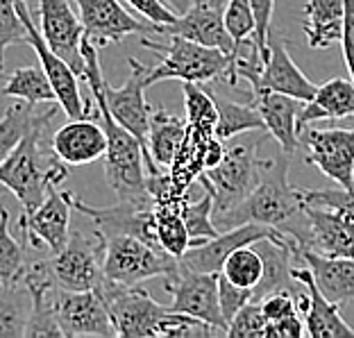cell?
<instances>
[{"label":"cell","instance_id":"cell-18","mask_svg":"<svg viewBox=\"0 0 354 338\" xmlns=\"http://www.w3.org/2000/svg\"><path fill=\"white\" fill-rule=\"evenodd\" d=\"M130 66H132V73L123 86L114 88L104 79L102 88H104V98H107V104L114 118L143 143L146 155H148V127H150V114H152V107L146 102L148 68L143 66L141 62H136L134 57H130Z\"/></svg>","mask_w":354,"mask_h":338},{"label":"cell","instance_id":"cell-19","mask_svg":"<svg viewBox=\"0 0 354 338\" xmlns=\"http://www.w3.org/2000/svg\"><path fill=\"white\" fill-rule=\"evenodd\" d=\"M284 232L270 225L259 223H243L232 229H223L218 236L207 238L196 247H189L182 256V263L198 272H221L225 259L241 245H250L259 238H279Z\"/></svg>","mask_w":354,"mask_h":338},{"label":"cell","instance_id":"cell-26","mask_svg":"<svg viewBox=\"0 0 354 338\" xmlns=\"http://www.w3.org/2000/svg\"><path fill=\"white\" fill-rule=\"evenodd\" d=\"M302 263L309 265L316 279L318 288L329 302L348 304L354 302V259H343V256H325L300 247Z\"/></svg>","mask_w":354,"mask_h":338},{"label":"cell","instance_id":"cell-24","mask_svg":"<svg viewBox=\"0 0 354 338\" xmlns=\"http://www.w3.org/2000/svg\"><path fill=\"white\" fill-rule=\"evenodd\" d=\"M293 277L302 281L309 295V309L304 311V329H307L309 338H343V336H354V329L345 323L339 304L329 302L318 288L316 279L309 265H295Z\"/></svg>","mask_w":354,"mask_h":338},{"label":"cell","instance_id":"cell-45","mask_svg":"<svg viewBox=\"0 0 354 338\" xmlns=\"http://www.w3.org/2000/svg\"><path fill=\"white\" fill-rule=\"evenodd\" d=\"M300 336H307L304 320H300V316L268 323V327H266V338H300Z\"/></svg>","mask_w":354,"mask_h":338},{"label":"cell","instance_id":"cell-4","mask_svg":"<svg viewBox=\"0 0 354 338\" xmlns=\"http://www.w3.org/2000/svg\"><path fill=\"white\" fill-rule=\"evenodd\" d=\"M168 41L159 44L152 39L143 37L141 46L150 48L159 57L157 66H152L146 75V84L152 86L164 79H180V82H196L207 84L214 79L225 77L230 86H239L236 77V57L218 50V48H209L203 44H196L191 39H184L180 35H166Z\"/></svg>","mask_w":354,"mask_h":338},{"label":"cell","instance_id":"cell-49","mask_svg":"<svg viewBox=\"0 0 354 338\" xmlns=\"http://www.w3.org/2000/svg\"><path fill=\"white\" fill-rule=\"evenodd\" d=\"M0 189H5V187H3V184H0Z\"/></svg>","mask_w":354,"mask_h":338},{"label":"cell","instance_id":"cell-34","mask_svg":"<svg viewBox=\"0 0 354 338\" xmlns=\"http://www.w3.org/2000/svg\"><path fill=\"white\" fill-rule=\"evenodd\" d=\"M28 270L26 263V243H19L10 229V212L0 205V281L16 284L23 281Z\"/></svg>","mask_w":354,"mask_h":338},{"label":"cell","instance_id":"cell-5","mask_svg":"<svg viewBox=\"0 0 354 338\" xmlns=\"http://www.w3.org/2000/svg\"><path fill=\"white\" fill-rule=\"evenodd\" d=\"M32 130L21 146L0 164V184L16 196L23 214H30L44 203L48 191L66 180V164L55 155H46L41 148L44 130Z\"/></svg>","mask_w":354,"mask_h":338},{"label":"cell","instance_id":"cell-48","mask_svg":"<svg viewBox=\"0 0 354 338\" xmlns=\"http://www.w3.org/2000/svg\"><path fill=\"white\" fill-rule=\"evenodd\" d=\"M3 77H5V57H0V84H3Z\"/></svg>","mask_w":354,"mask_h":338},{"label":"cell","instance_id":"cell-31","mask_svg":"<svg viewBox=\"0 0 354 338\" xmlns=\"http://www.w3.org/2000/svg\"><path fill=\"white\" fill-rule=\"evenodd\" d=\"M182 200L184 198H162L155 200V218H157V236L159 243L168 252L182 259L184 252L191 247V236L182 216Z\"/></svg>","mask_w":354,"mask_h":338},{"label":"cell","instance_id":"cell-12","mask_svg":"<svg viewBox=\"0 0 354 338\" xmlns=\"http://www.w3.org/2000/svg\"><path fill=\"white\" fill-rule=\"evenodd\" d=\"M84 26V37L98 48L120 44L130 35H162V28L150 21H141L125 10L118 0H73Z\"/></svg>","mask_w":354,"mask_h":338},{"label":"cell","instance_id":"cell-41","mask_svg":"<svg viewBox=\"0 0 354 338\" xmlns=\"http://www.w3.org/2000/svg\"><path fill=\"white\" fill-rule=\"evenodd\" d=\"M16 44L28 46L26 23L16 10V0H0V57H5L7 48Z\"/></svg>","mask_w":354,"mask_h":338},{"label":"cell","instance_id":"cell-36","mask_svg":"<svg viewBox=\"0 0 354 338\" xmlns=\"http://www.w3.org/2000/svg\"><path fill=\"white\" fill-rule=\"evenodd\" d=\"M221 272L230 281H234L236 286L252 288L254 291V286L259 284V279L263 275V259L252 243L241 245L225 259Z\"/></svg>","mask_w":354,"mask_h":338},{"label":"cell","instance_id":"cell-35","mask_svg":"<svg viewBox=\"0 0 354 338\" xmlns=\"http://www.w3.org/2000/svg\"><path fill=\"white\" fill-rule=\"evenodd\" d=\"M184 100H187V127L200 134H214L218 109H216L212 91L196 82H182Z\"/></svg>","mask_w":354,"mask_h":338},{"label":"cell","instance_id":"cell-13","mask_svg":"<svg viewBox=\"0 0 354 338\" xmlns=\"http://www.w3.org/2000/svg\"><path fill=\"white\" fill-rule=\"evenodd\" d=\"M300 143L307 148V162L311 166H316L339 187H354V130L304 127Z\"/></svg>","mask_w":354,"mask_h":338},{"label":"cell","instance_id":"cell-16","mask_svg":"<svg viewBox=\"0 0 354 338\" xmlns=\"http://www.w3.org/2000/svg\"><path fill=\"white\" fill-rule=\"evenodd\" d=\"M73 209L91 218L95 229L102 232L104 236L114 234H130L141 241H146L157 250H164L157 236V218H155V203L150 205H136L118 200L111 207H91L82 203L80 198H73Z\"/></svg>","mask_w":354,"mask_h":338},{"label":"cell","instance_id":"cell-22","mask_svg":"<svg viewBox=\"0 0 354 338\" xmlns=\"http://www.w3.org/2000/svg\"><path fill=\"white\" fill-rule=\"evenodd\" d=\"M252 104L259 109L268 134L279 143V150L293 157L297 146H300L297 116L304 107V100H297L293 95L279 91H270V88H261V91L252 93Z\"/></svg>","mask_w":354,"mask_h":338},{"label":"cell","instance_id":"cell-44","mask_svg":"<svg viewBox=\"0 0 354 338\" xmlns=\"http://www.w3.org/2000/svg\"><path fill=\"white\" fill-rule=\"evenodd\" d=\"M343 10H345V19H343V59H345V68H348L350 79L354 82V0H343Z\"/></svg>","mask_w":354,"mask_h":338},{"label":"cell","instance_id":"cell-14","mask_svg":"<svg viewBox=\"0 0 354 338\" xmlns=\"http://www.w3.org/2000/svg\"><path fill=\"white\" fill-rule=\"evenodd\" d=\"M241 79L250 84L252 93L261 91V88H270V91H279L286 95H293L297 100H311L316 93V84L311 82L300 71V66L288 55V48L284 37L270 30L268 37V59H266L261 71H245L241 73Z\"/></svg>","mask_w":354,"mask_h":338},{"label":"cell","instance_id":"cell-42","mask_svg":"<svg viewBox=\"0 0 354 338\" xmlns=\"http://www.w3.org/2000/svg\"><path fill=\"white\" fill-rule=\"evenodd\" d=\"M252 295H254L252 288L236 286L234 281H230L223 272H218V302H221V311H223V318H225V323H227V327L232 323V318H234L248 302H252Z\"/></svg>","mask_w":354,"mask_h":338},{"label":"cell","instance_id":"cell-2","mask_svg":"<svg viewBox=\"0 0 354 338\" xmlns=\"http://www.w3.org/2000/svg\"><path fill=\"white\" fill-rule=\"evenodd\" d=\"M293 157L277 155L275 159H266L263 173L259 184L250 191L243 203H239L234 209L221 216H214L216 227L232 229L243 223H259L270 225V227L281 229L284 234L293 236L297 245L304 241L307 234V214H304L302 191L291 187L288 182V164Z\"/></svg>","mask_w":354,"mask_h":338},{"label":"cell","instance_id":"cell-28","mask_svg":"<svg viewBox=\"0 0 354 338\" xmlns=\"http://www.w3.org/2000/svg\"><path fill=\"white\" fill-rule=\"evenodd\" d=\"M343 0H307L304 3V37L311 50H327L343 37Z\"/></svg>","mask_w":354,"mask_h":338},{"label":"cell","instance_id":"cell-25","mask_svg":"<svg viewBox=\"0 0 354 338\" xmlns=\"http://www.w3.org/2000/svg\"><path fill=\"white\" fill-rule=\"evenodd\" d=\"M187 120L171 114L162 107L152 109L150 114V127H148V175L159 173L162 168H173L177 162V155L187 139Z\"/></svg>","mask_w":354,"mask_h":338},{"label":"cell","instance_id":"cell-10","mask_svg":"<svg viewBox=\"0 0 354 338\" xmlns=\"http://www.w3.org/2000/svg\"><path fill=\"white\" fill-rule=\"evenodd\" d=\"M16 10H19L23 23H26L28 46L35 50L39 64H41V68L46 71L48 79H50L55 93H57V102L62 111L68 116V120L91 116V102H86L82 98V93H80L77 73L68 66V62H64L59 55L46 44V39L41 37V30L37 28L35 19H32V12L26 0H16Z\"/></svg>","mask_w":354,"mask_h":338},{"label":"cell","instance_id":"cell-37","mask_svg":"<svg viewBox=\"0 0 354 338\" xmlns=\"http://www.w3.org/2000/svg\"><path fill=\"white\" fill-rule=\"evenodd\" d=\"M182 216H184V223H187V229L191 236V247H196L203 243V241L221 234V229L216 227V223H214V196L209 191L198 203L182 200Z\"/></svg>","mask_w":354,"mask_h":338},{"label":"cell","instance_id":"cell-46","mask_svg":"<svg viewBox=\"0 0 354 338\" xmlns=\"http://www.w3.org/2000/svg\"><path fill=\"white\" fill-rule=\"evenodd\" d=\"M164 5H168L171 10L177 14V16H182L184 12H189L193 5H198V3H203V0H162Z\"/></svg>","mask_w":354,"mask_h":338},{"label":"cell","instance_id":"cell-23","mask_svg":"<svg viewBox=\"0 0 354 338\" xmlns=\"http://www.w3.org/2000/svg\"><path fill=\"white\" fill-rule=\"evenodd\" d=\"M164 35H180L196 44L218 48V50L236 57V44L227 32V28H225L223 10L209 5L207 0L193 5L191 10L184 12L182 16H177L175 23L164 28Z\"/></svg>","mask_w":354,"mask_h":338},{"label":"cell","instance_id":"cell-11","mask_svg":"<svg viewBox=\"0 0 354 338\" xmlns=\"http://www.w3.org/2000/svg\"><path fill=\"white\" fill-rule=\"evenodd\" d=\"M55 318L64 338L77 336H116L107 302L98 288L93 291H68L55 284L53 291Z\"/></svg>","mask_w":354,"mask_h":338},{"label":"cell","instance_id":"cell-40","mask_svg":"<svg viewBox=\"0 0 354 338\" xmlns=\"http://www.w3.org/2000/svg\"><path fill=\"white\" fill-rule=\"evenodd\" d=\"M266 327H268V320H266L261 311V302L252 300L232 318V323L227 327V336L230 338H266Z\"/></svg>","mask_w":354,"mask_h":338},{"label":"cell","instance_id":"cell-9","mask_svg":"<svg viewBox=\"0 0 354 338\" xmlns=\"http://www.w3.org/2000/svg\"><path fill=\"white\" fill-rule=\"evenodd\" d=\"M164 288L171 293L168 309L203 320L227 336V323L218 302V272H198L180 261L177 270L164 277Z\"/></svg>","mask_w":354,"mask_h":338},{"label":"cell","instance_id":"cell-43","mask_svg":"<svg viewBox=\"0 0 354 338\" xmlns=\"http://www.w3.org/2000/svg\"><path fill=\"white\" fill-rule=\"evenodd\" d=\"M125 3L130 5L136 14H141L146 21L162 28V35H164V28L175 23L177 19V14L168 5H164L162 0H125Z\"/></svg>","mask_w":354,"mask_h":338},{"label":"cell","instance_id":"cell-27","mask_svg":"<svg viewBox=\"0 0 354 338\" xmlns=\"http://www.w3.org/2000/svg\"><path fill=\"white\" fill-rule=\"evenodd\" d=\"M354 116V82L345 77H332L325 84L316 86L313 98L304 102L297 116V130L300 134L304 127L318 120H336Z\"/></svg>","mask_w":354,"mask_h":338},{"label":"cell","instance_id":"cell-47","mask_svg":"<svg viewBox=\"0 0 354 338\" xmlns=\"http://www.w3.org/2000/svg\"><path fill=\"white\" fill-rule=\"evenodd\" d=\"M207 3H209V5H214V7H218V10H225L230 0H207Z\"/></svg>","mask_w":354,"mask_h":338},{"label":"cell","instance_id":"cell-32","mask_svg":"<svg viewBox=\"0 0 354 338\" xmlns=\"http://www.w3.org/2000/svg\"><path fill=\"white\" fill-rule=\"evenodd\" d=\"M212 95H214L216 109H218V120H216L214 136H218L221 141H230L245 132L266 130L263 118L254 104L234 102L230 98H223V95H218L216 91H212Z\"/></svg>","mask_w":354,"mask_h":338},{"label":"cell","instance_id":"cell-39","mask_svg":"<svg viewBox=\"0 0 354 338\" xmlns=\"http://www.w3.org/2000/svg\"><path fill=\"white\" fill-rule=\"evenodd\" d=\"M300 191H302L304 205L334 209V212H339L354 220V187L345 189L336 184L332 189H300Z\"/></svg>","mask_w":354,"mask_h":338},{"label":"cell","instance_id":"cell-38","mask_svg":"<svg viewBox=\"0 0 354 338\" xmlns=\"http://www.w3.org/2000/svg\"><path fill=\"white\" fill-rule=\"evenodd\" d=\"M223 16H225V28H227V32L236 44V55H241L243 48L254 44L257 21L250 0H230L227 7L223 10Z\"/></svg>","mask_w":354,"mask_h":338},{"label":"cell","instance_id":"cell-17","mask_svg":"<svg viewBox=\"0 0 354 338\" xmlns=\"http://www.w3.org/2000/svg\"><path fill=\"white\" fill-rule=\"evenodd\" d=\"M71 212H73V196L53 187L35 212L21 216L19 229L23 243H41L50 252L62 250L71 236Z\"/></svg>","mask_w":354,"mask_h":338},{"label":"cell","instance_id":"cell-3","mask_svg":"<svg viewBox=\"0 0 354 338\" xmlns=\"http://www.w3.org/2000/svg\"><path fill=\"white\" fill-rule=\"evenodd\" d=\"M98 291L107 302L111 325L118 338H146V336H216L225 332L187 313L162 307L146 288L120 286L104 279Z\"/></svg>","mask_w":354,"mask_h":338},{"label":"cell","instance_id":"cell-20","mask_svg":"<svg viewBox=\"0 0 354 338\" xmlns=\"http://www.w3.org/2000/svg\"><path fill=\"white\" fill-rule=\"evenodd\" d=\"M309 227L300 247L325 254L354 259V220L327 207L304 205Z\"/></svg>","mask_w":354,"mask_h":338},{"label":"cell","instance_id":"cell-30","mask_svg":"<svg viewBox=\"0 0 354 338\" xmlns=\"http://www.w3.org/2000/svg\"><path fill=\"white\" fill-rule=\"evenodd\" d=\"M32 316V293L23 281H0V338H26Z\"/></svg>","mask_w":354,"mask_h":338},{"label":"cell","instance_id":"cell-21","mask_svg":"<svg viewBox=\"0 0 354 338\" xmlns=\"http://www.w3.org/2000/svg\"><path fill=\"white\" fill-rule=\"evenodd\" d=\"M50 152L66 166H86L104 157L107 134L91 116L68 120L50 139Z\"/></svg>","mask_w":354,"mask_h":338},{"label":"cell","instance_id":"cell-1","mask_svg":"<svg viewBox=\"0 0 354 338\" xmlns=\"http://www.w3.org/2000/svg\"><path fill=\"white\" fill-rule=\"evenodd\" d=\"M84 55V79L88 91L93 95L98 120L107 134V152H104V180L109 189L116 193L118 200L136 205H150L155 198L148 191V175H146V148L136 136L125 130L111 114L107 98H104V75L98 57V46L91 44L84 37L82 41Z\"/></svg>","mask_w":354,"mask_h":338},{"label":"cell","instance_id":"cell-6","mask_svg":"<svg viewBox=\"0 0 354 338\" xmlns=\"http://www.w3.org/2000/svg\"><path fill=\"white\" fill-rule=\"evenodd\" d=\"M261 141L234 143L225 150L218 166L207 168L198 175V182L214 196V216H221L250 196L259 184L266 159L259 157Z\"/></svg>","mask_w":354,"mask_h":338},{"label":"cell","instance_id":"cell-8","mask_svg":"<svg viewBox=\"0 0 354 338\" xmlns=\"http://www.w3.org/2000/svg\"><path fill=\"white\" fill-rule=\"evenodd\" d=\"M53 281L68 291H93L104 281V236L93 229L84 234L71 229V236L62 250L53 252L50 259H44Z\"/></svg>","mask_w":354,"mask_h":338},{"label":"cell","instance_id":"cell-7","mask_svg":"<svg viewBox=\"0 0 354 338\" xmlns=\"http://www.w3.org/2000/svg\"><path fill=\"white\" fill-rule=\"evenodd\" d=\"M104 236V234H102ZM180 259L157 250L146 241L130 234L104 236V279L120 286H139L152 277H166L177 270Z\"/></svg>","mask_w":354,"mask_h":338},{"label":"cell","instance_id":"cell-29","mask_svg":"<svg viewBox=\"0 0 354 338\" xmlns=\"http://www.w3.org/2000/svg\"><path fill=\"white\" fill-rule=\"evenodd\" d=\"M55 114H57V109H48L46 114H35V104H12L0 118V164L21 146V141L32 130L50 123Z\"/></svg>","mask_w":354,"mask_h":338},{"label":"cell","instance_id":"cell-33","mask_svg":"<svg viewBox=\"0 0 354 338\" xmlns=\"http://www.w3.org/2000/svg\"><path fill=\"white\" fill-rule=\"evenodd\" d=\"M0 93L7 98L23 100L28 104H41V102H53L57 100V93L48 79L46 71L39 66H19L14 73L0 84Z\"/></svg>","mask_w":354,"mask_h":338},{"label":"cell","instance_id":"cell-15","mask_svg":"<svg viewBox=\"0 0 354 338\" xmlns=\"http://www.w3.org/2000/svg\"><path fill=\"white\" fill-rule=\"evenodd\" d=\"M39 28L46 44L59 55L77 77H84V26L68 0H39Z\"/></svg>","mask_w":354,"mask_h":338}]
</instances>
